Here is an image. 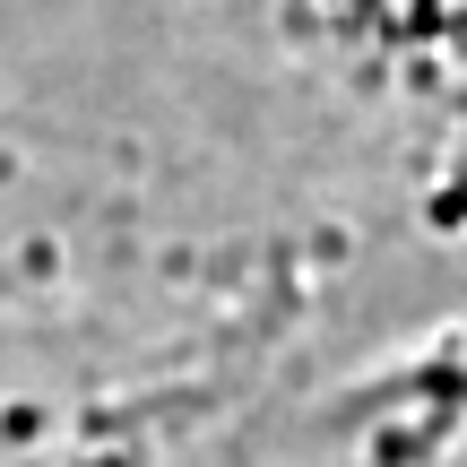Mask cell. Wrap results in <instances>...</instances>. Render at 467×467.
<instances>
[{"instance_id":"6da1fadb","label":"cell","mask_w":467,"mask_h":467,"mask_svg":"<svg viewBox=\"0 0 467 467\" xmlns=\"http://www.w3.org/2000/svg\"><path fill=\"white\" fill-rule=\"evenodd\" d=\"M364 9L381 17L389 35H407V44L467 61V0H364Z\"/></svg>"}]
</instances>
